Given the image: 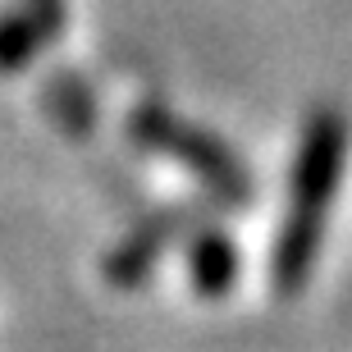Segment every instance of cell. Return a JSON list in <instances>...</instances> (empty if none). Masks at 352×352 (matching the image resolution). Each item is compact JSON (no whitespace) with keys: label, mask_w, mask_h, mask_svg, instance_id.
Returning a JSON list of instances; mask_svg holds the SVG:
<instances>
[{"label":"cell","mask_w":352,"mask_h":352,"mask_svg":"<svg viewBox=\"0 0 352 352\" xmlns=\"http://www.w3.org/2000/svg\"><path fill=\"white\" fill-rule=\"evenodd\" d=\"M352 146V124L339 105H316L298 138V156H293V179H288V206L284 224L274 238V288L279 298H293L307 288L325 243V215L329 201L339 197L343 165H348Z\"/></svg>","instance_id":"1"},{"label":"cell","mask_w":352,"mask_h":352,"mask_svg":"<svg viewBox=\"0 0 352 352\" xmlns=\"http://www.w3.org/2000/svg\"><path fill=\"white\" fill-rule=\"evenodd\" d=\"M129 138L142 151H156V156H170L174 165L192 170L197 183L215 192L229 206H243L252 197V174L248 165L229 151V146L215 138V133L197 129L188 119H179L165 101H142L129 115Z\"/></svg>","instance_id":"2"},{"label":"cell","mask_w":352,"mask_h":352,"mask_svg":"<svg viewBox=\"0 0 352 352\" xmlns=\"http://www.w3.org/2000/svg\"><path fill=\"white\" fill-rule=\"evenodd\" d=\"M179 229H183V210H165V215H151L138 229H129V238L105 256V279L115 288H138L146 274L156 270V261L165 256V243Z\"/></svg>","instance_id":"3"},{"label":"cell","mask_w":352,"mask_h":352,"mask_svg":"<svg viewBox=\"0 0 352 352\" xmlns=\"http://www.w3.org/2000/svg\"><path fill=\"white\" fill-rule=\"evenodd\" d=\"M188 274L201 298H224L238 279V243L220 229H197L188 238Z\"/></svg>","instance_id":"4"},{"label":"cell","mask_w":352,"mask_h":352,"mask_svg":"<svg viewBox=\"0 0 352 352\" xmlns=\"http://www.w3.org/2000/svg\"><path fill=\"white\" fill-rule=\"evenodd\" d=\"M41 110L51 115V124L69 138H87L96 124V91L78 74H51L41 82Z\"/></svg>","instance_id":"5"},{"label":"cell","mask_w":352,"mask_h":352,"mask_svg":"<svg viewBox=\"0 0 352 352\" xmlns=\"http://www.w3.org/2000/svg\"><path fill=\"white\" fill-rule=\"evenodd\" d=\"M46 46H51V41H46V32L37 28V19L28 10H5L0 14V78L23 74Z\"/></svg>","instance_id":"6"},{"label":"cell","mask_w":352,"mask_h":352,"mask_svg":"<svg viewBox=\"0 0 352 352\" xmlns=\"http://www.w3.org/2000/svg\"><path fill=\"white\" fill-rule=\"evenodd\" d=\"M23 10L37 19V28L46 32V41H60V32H65V23H69L65 0H23Z\"/></svg>","instance_id":"7"}]
</instances>
